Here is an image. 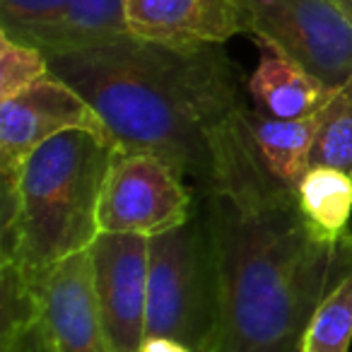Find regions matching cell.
Instances as JSON below:
<instances>
[{
  "label": "cell",
  "mask_w": 352,
  "mask_h": 352,
  "mask_svg": "<svg viewBox=\"0 0 352 352\" xmlns=\"http://www.w3.org/2000/svg\"><path fill=\"white\" fill-rule=\"evenodd\" d=\"M46 75L51 68L44 51L0 32V102L17 97Z\"/></svg>",
  "instance_id": "17"
},
{
  "label": "cell",
  "mask_w": 352,
  "mask_h": 352,
  "mask_svg": "<svg viewBox=\"0 0 352 352\" xmlns=\"http://www.w3.org/2000/svg\"><path fill=\"white\" fill-rule=\"evenodd\" d=\"M39 314L56 352H111L92 287L89 249L46 273L39 285Z\"/></svg>",
  "instance_id": "10"
},
{
  "label": "cell",
  "mask_w": 352,
  "mask_h": 352,
  "mask_svg": "<svg viewBox=\"0 0 352 352\" xmlns=\"http://www.w3.org/2000/svg\"><path fill=\"white\" fill-rule=\"evenodd\" d=\"M138 352H193L188 345H184L182 340L166 336H147L142 340V345L138 347Z\"/></svg>",
  "instance_id": "20"
},
{
  "label": "cell",
  "mask_w": 352,
  "mask_h": 352,
  "mask_svg": "<svg viewBox=\"0 0 352 352\" xmlns=\"http://www.w3.org/2000/svg\"><path fill=\"white\" fill-rule=\"evenodd\" d=\"M0 352H56L41 316L8 340H0Z\"/></svg>",
  "instance_id": "19"
},
{
  "label": "cell",
  "mask_w": 352,
  "mask_h": 352,
  "mask_svg": "<svg viewBox=\"0 0 352 352\" xmlns=\"http://www.w3.org/2000/svg\"><path fill=\"white\" fill-rule=\"evenodd\" d=\"M128 34L169 46L227 44L249 34L241 0H123Z\"/></svg>",
  "instance_id": "9"
},
{
  "label": "cell",
  "mask_w": 352,
  "mask_h": 352,
  "mask_svg": "<svg viewBox=\"0 0 352 352\" xmlns=\"http://www.w3.org/2000/svg\"><path fill=\"white\" fill-rule=\"evenodd\" d=\"M352 345V268L316 307L297 352H350Z\"/></svg>",
  "instance_id": "15"
},
{
  "label": "cell",
  "mask_w": 352,
  "mask_h": 352,
  "mask_svg": "<svg viewBox=\"0 0 352 352\" xmlns=\"http://www.w3.org/2000/svg\"><path fill=\"white\" fill-rule=\"evenodd\" d=\"M336 6L342 10V15L347 17V20L352 22V0H336Z\"/></svg>",
  "instance_id": "21"
},
{
  "label": "cell",
  "mask_w": 352,
  "mask_h": 352,
  "mask_svg": "<svg viewBox=\"0 0 352 352\" xmlns=\"http://www.w3.org/2000/svg\"><path fill=\"white\" fill-rule=\"evenodd\" d=\"M65 131H92L109 138L87 99L54 73L0 102V182H15L27 157Z\"/></svg>",
  "instance_id": "8"
},
{
  "label": "cell",
  "mask_w": 352,
  "mask_h": 352,
  "mask_svg": "<svg viewBox=\"0 0 352 352\" xmlns=\"http://www.w3.org/2000/svg\"><path fill=\"white\" fill-rule=\"evenodd\" d=\"M49 68L87 99L118 150L157 155L198 184L210 169L212 133L241 107L220 44L169 46L126 32L49 56Z\"/></svg>",
  "instance_id": "2"
},
{
  "label": "cell",
  "mask_w": 352,
  "mask_h": 352,
  "mask_svg": "<svg viewBox=\"0 0 352 352\" xmlns=\"http://www.w3.org/2000/svg\"><path fill=\"white\" fill-rule=\"evenodd\" d=\"M309 166H333L352 176V78L321 109Z\"/></svg>",
  "instance_id": "16"
},
{
  "label": "cell",
  "mask_w": 352,
  "mask_h": 352,
  "mask_svg": "<svg viewBox=\"0 0 352 352\" xmlns=\"http://www.w3.org/2000/svg\"><path fill=\"white\" fill-rule=\"evenodd\" d=\"M297 203L309 225L331 241L350 236L352 176L333 166H309L297 184Z\"/></svg>",
  "instance_id": "14"
},
{
  "label": "cell",
  "mask_w": 352,
  "mask_h": 352,
  "mask_svg": "<svg viewBox=\"0 0 352 352\" xmlns=\"http://www.w3.org/2000/svg\"><path fill=\"white\" fill-rule=\"evenodd\" d=\"M65 6L68 0H0V32L32 46Z\"/></svg>",
  "instance_id": "18"
},
{
  "label": "cell",
  "mask_w": 352,
  "mask_h": 352,
  "mask_svg": "<svg viewBox=\"0 0 352 352\" xmlns=\"http://www.w3.org/2000/svg\"><path fill=\"white\" fill-rule=\"evenodd\" d=\"M239 118L261 164L280 184L297 191V184L309 169V152L316 140L321 111L304 118H273L254 107H241Z\"/></svg>",
  "instance_id": "12"
},
{
  "label": "cell",
  "mask_w": 352,
  "mask_h": 352,
  "mask_svg": "<svg viewBox=\"0 0 352 352\" xmlns=\"http://www.w3.org/2000/svg\"><path fill=\"white\" fill-rule=\"evenodd\" d=\"M186 179L150 152H113L99 198V232L155 236L191 220Z\"/></svg>",
  "instance_id": "6"
},
{
  "label": "cell",
  "mask_w": 352,
  "mask_h": 352,
  "mask_svg": "<svg viewBox=\"0 0 352 352\" xmlns=\"http://www.w3.org/2000/svg\"><path fill=\"white\" fill-rule=\"evenodd\" d=\"M123 0H68L65 10L34 39L46 56L87 49L126 34Z\"/></svg>",
  "instance_id": "13"
},
{
  "label": "cell",
  "mask_w": 352,
  "mask_h": 352,
  "mask_svg": "<svg viewBox=\"0 0 352 352\" xmlns=\"http://www.w3.org/2000/svg\"><path fill=\"white\" fill-rule=\"evenodd\" d=\"M92 287L111 352H138L145 340L150 236L99 232L89 246Z\"/></svg>",
  "instance_id": "7"
},
{
  "label": "cell",
  "mask_w": 352,
  "mask_h": 352,
  "mask_svg": "<svg viewBox=\"0 0 352 352\" xmlns=\"http://www.w3.org/2000/svg\"><path fill=\"white\" fill-rule=\"evenodd\" d=\"M239 109L212 133L203 184L220 297L217 352H297L316 307L352 268V232L331 241L309 225L297 191L261 164Z\"/></svg>",
  "instance_id": "1"
},
{
  "label": "cell",
  "mask_w": 352,
  "mask_h": 352,
  "mask_svg": "<svg viewBox=\"0 0 352 352\" xmlns=\"http://www.w3.org/2000/svg\"><path fill=\"white\" fill-rule=\"evenodd\" d=\"M113 152L102 133L65 131L27 157L15 182H0V263L39 289L51 268L87 251Z\"/></svg>",
  "instance_id": "3"
},
{
  "label": "cell",
  "mask_w": 352,
  "mask_h": 352,
  "mask_svg": "<svg viewBox=\"0 0 352 352\" xmlns=\"http://www.w3.org/2000/svg\"><path fill=\"white\" fill-rule=\"evenodd\" d=\"M147 336L182 340L193 352L220 347V297L206 220L150 236Z\"/></svg>",
  "instance_id": "4"
},
{
  "label": "cell",
  "mask_w": 352,
  "mask_h": 352,
  "mask_svg": "<svg viewBox=\"0 0 352 352\" xmlns=\"http://www.w3.org/2000/svg\"><path fill=\"white\" fill-rule=\"evenodd\" d=\"M249 34L340 89L352 78V22L336 0H241Z\"/></svg>",
  "instance_id": "5"
},
{
  "label": "cell",
  "mask_w": 352,
  "mask_h": 352,
  "mask_svg": "<svg viewBox=\"0 0 352 352\" xmlns=\"http://www.w3.org/2000/svg\"><path fill=\"white\" fill-rule=\"evenodd\" d=\"M254 41L258 46V65L246 87L256 111L273 118H304L318 113L336 97V87H328L278 46L258 36Z\"/></svg>",
  "instance_id": "11"
}]
</instances>
